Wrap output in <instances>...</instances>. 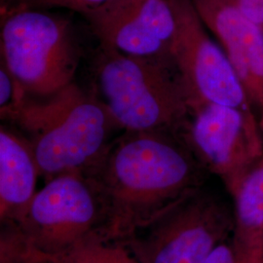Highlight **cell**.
<instances>
[{"instance_id": "16", "label": "cell", "mask_w": 263, "mask_h": 263, "mask_svg": "<svg viewBox=\"0 0 263 263\" xmlns=\"http://www.w3.org/2000/svg\"><path fill=\"white\" fill-rule=\"evenodd\" d=\"M203 263H237L231 238L216 246Z\"/></svg>"}, {"instance_id": "8", "label": "cell", "mask_w": 263, "mask_h": 263, "mask_svg": "<svg viewBox=\"0 0 263 263\" xmlns=\"http://www.w3.org/2000/svg\"><path fill=\"white\" fill-rule=\"evenodd\" d=\"M176 19L171 55L189 107L215 103L253 112L244 86L224 51L208 35L193 0H168Z\"/></svg>"}, {"instance_id": "9", "label": "cell", "mask_w": 263, "mask_h": 263, "mask_svg": "<svg viewBox=\"0 0 263 263\" xmlns=\"http://www.w3.org/2000/svg\"><path fill=\"white\" fill-rule=\"evenodd\" d=\"M102 47L172 58L176 19L168 0H108L82 15Z\"/></svg>"}, {"instance_id": "10", "label": "cell", "mask_w": 263, "mask_h": 263, "mask_svg": "<svg viewBox=\"0 0 263 263\" xmlns=\"http://www.w3.org/2000/svg\"><path fill=\"white\" fill-rule=\"evenodd\" d=\"M217 38L252 104L263 108V32L236 0H193Z\"/></svg>"}, {"instance_id": "11", "label": "cell", "mask_w": 263, "mask_h": 263, "mask_svg": "<svg viewBox=\"0 0 263 263\" xmlns=\"http://www.w3.org/2000/svg\"><path fill=\"white\" fill-rule=\"evenodd\" d=\"M40 172L29 140L1 126L0 221H16L34 197Z\"/></svg>"}, {"instance_id": "20", "label": "cell", "mask_w": 263, "mask_h": 263, "mask_svg": "<svg viewBox=\"0 0 263 263\" xmlns=\"http://www.w3.org/2000/svg\"><path fill=\"white\" fill-rule=\"evenodd\" d=\"M26 263H50L48 261H42V260H39V261H32V262H26Z\"/></svg>"}, {"instance_id": "14", "label": "cell", "mask_w": 263, "mask_h": 263, "mask_svg": "<svg viewBox=\"0 0 263 263\" xmlns=\"http://www.w3.org/2000/svg\"><path fill=\"white\" fill-rule=\"evenodd\" d=\"M108 0H14L8 8L2 13L10 10L44 9V8H65L83 15L90 10L95 9Z\"/></svg>"}, {"instance_id": "3", "label": "cell", "mask_w": 263, "mask_h": 263, "mask_svg": "<svg viewBox=\"0 0 263 263\" xmlns=\"http://www.w3.org/2000/svg\"><path fill=\"white\" fill-rule=\"evenodd\" d=\"M103 205L94 183L71 172L46 181L19 218L1 226L0 263H24L63 254L99 232Z\"/></svg>"}, {"instance_id": "18", "label": "cell", "mask_w": 263, "mask_h": 263, "mask_svg": "<svg viewBox=\"0 0 263 263\" xmlns=\"http://www.w3.org/2000/svg\"><path fill=\"white\" fill-rule=\"evenodd\" d=\"M1 2V11L8 8L10 5L14 2V0H0Z\"/></svg>"}, {"instance_id": "4", "label": "cell", "mask_w": 263, "mask_h": 263, "mask_svg": "<svg viewBox=\"0 0 263 263\" xmlns=\"http://www.w3.org/2000/svg\"><path fill=\"white\" fill-rule=\"evenodd\" d=\"M97 77L104 104L126 132L180 137L189 117L187 96L172 58L127 55L100 48Z\"/></svg>"}, {"instance_id": "12", "label": "cell", "mask_w": 263, "mask_h": 263, "mask_svg": "<svg viewBox=\"0 0 263 263\" xmlns=\"http://www.w3.org/2000/svg\"><path fill=\"white\" fill-rule=\"evenodd\" d=\"M231 195L234 199L231 242L237 263H263V159Z\"/></svg>"}, {"instance_id": "13", "label": "cell", "mask_w": 263, "mask_h": 263, "mask_svg": "<svg viewBox=\"0 0 263 263\" xmlns=\"http://www.w3.org/2000/svg\"><path fill=\"white\" fill-rule=\"evenodd\" d=\"M38 260L50 263H139L125 245L105 240L98 232L87 236L63 254Z\"/></svg>"}, {"instance_id": "19", "label": "cell", "mask_w": 263, "mask_h": 263, "mask_svg": "<svg viewBox=\"0 0 263 263\" xmlns=\"http://www.w3.org/2000/svg\"><path fill=\"white\" fill-rule=\"evenodd\" d=\"M259 129L260 131L263 133V108H262V116H261V119H260V122H259Z\"/></svg>"}, {"instance_id": "2", "label": "cell", "mask_w": 263, "mask_h": 263, "mask_svg": "<svg viewBox=\"0 0 263 263\" xmlns=\"http://www.w3.org/2000/svg\"><path fill=\"white\" fill-rule=\"evenodd\" d=\"M1 117L30 134L40 177L45 181L71 172L88 174L112 142L113 130L121 129L104 102L74 83L43 104L29 101L27 95L1 108Z\"/></svg>"}, {"instance_id": "7", "label": "cell", "mask_w": 263, "mask_h": 263, "mask_svg": "<svg viewBox=\"0 0 263 263\" xmlns=\"http://www.w3.org/2000/svg\"><path fill=\"white\" fill-rule=\"evenodd\" d=\"M254 113L215 103L189 107L180 138L204 169L219 177L231 194L263 159V139Z\"/></svg>"}, {"instance_id": "6", "label": "cell", "mask_w": 263, "mask_h": 263, "mask_svg": "<svg viewBox=\"0 0 263 263\" xmlns=\"http://www.w3.org/2000/svg\"><path fill=\"white\" fill-rule=\"evenodd\" d=\"M233 228V211L198 187L121 244L139 263H203L216 246L231 238Z\"/></svg>"}, {"instance_id": "17", "label": "cell", "mask_w": 263, "mask_h": 263, "mask_svg": "<svg viewBox=\"0 0 263 263\" xmlns=\"http://www.w3.org/2000/svg\"><path fill=\"white\" fill-rule=\"evenodd\" d=\"M245 14L263 32V0H236Z\"/></svg>"}, {"instance_id": "5", "label": "cell", "mask_w": 263, "mask_h": 263, "mask_svg": "<svg viewBox=\"0 0 263 263\" xmlns=\"http://www.w3.org/2000/svg\"><path fill=\"white\" fill-rule=\"evenodd\" d=\"M2 63L27 95L53 97L73 83L81 50L66 18L38 9L2 13Z\"/></svg>"}, {"instance_id": "15", "label": "cell", "mask_w": 263, "mask_h": 263, "mask_svg": "<svg viewBox=\"0 0 263 263\" xmlns=\"http://www.w3.org/2000/svg\"><path fill=\"white\" fill-rule=\"evenodd\" d=\"M21 88L8 68L2 63L0 67V108L12 104L17 98Z\"/></svg>"}, {"instance_id": "1", "label": "cell", "mask_w": 263, "mask_h": 263, "mask_svg": "<svg viewBox=\"0 0 263 263\" xmlns=\"http://www.w3.org/2000/svg\"><path fill=\"white\" fill-rule=\"evenodd\" d=\"M203 166L183 140L166 132H126L87 176L103 205L99 234L123 243L187 192Z\"/></svg>"}]
</instances>
